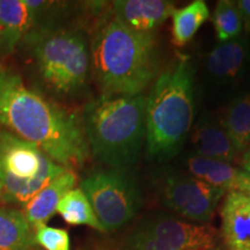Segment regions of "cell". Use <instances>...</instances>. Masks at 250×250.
Instances as JSON below:
<instances>
[{"label":"cell","instance_id":"obj_1","mask_svg":"<svg viewBox=\"0 0 250 250\" xmlns=\"http://www.w3.org/2000/svg\"><path fill=\"white\" fill-rule=\"evenodd\" d=\"M0 126L36 145L66 169L89 159L83 116L29 87L17 68L0 62Z\"/></svg>","mask_w":250,"mask_h":250},{"label":"cell","instance_id":"obj_2","mask_svg":"<svg viewBox=\"0 0 250 250\" xmlns=\"http://www.w3.org/2000/svg\"><path fill=\"white\" fill-rule=\"evenodd\" d=\"M89 50L93 76L103 96L140 94L154 77L152 34L131 30L114 17L99 23Z\"/></svg>","mask_w":250,"mask_h":250},{"label":"cell","instance_id":"obj_3","mask_svg":"<svg viewBox=\"0 0 250 250\" xmlns=\"http://www.w3.org/2000/svg\"><path fill=\"white\" fill-rule=\"evenodd\" d=\"M146 101L140 93L102 96L87 103L83 120L94 158L117 169L136 162L146 140Z\"/></svg>","mask_w":250,"mask_h":250},{"label":"cell","instance_id":"obj_4","mask_svg":"<svg viewBox=\"0 0 250 250\" xmlns=\"http://www.w3.org/2000/svg\"><path fill=\"white\" fill-rule=\"evenodd\" d=\"M37 85L56 96H74L85 89L92 71L90 50L74 29L33 28L20 46Z\"/></svg>","mask_w":250,"mask_h":250},{"label":"cell","instance_id":"obj_5","mask_svg":"<svg viewBox=\"0 0 250 250\" xmlns=\"http://www.w3.org/2000/svg\"><path fill=\"white\" fill-rule=\"evenodd\" d=\"M193 122V70L188 58L164 72L146 101V144L151 156L170 158Z\"/></svg>","mask_w":250,"mask_h":250},{"label":"cell","instance_id":"obj_6","mask_svg":"<svg viewBox=\"0 0 250 250\" xmlns=\"http://www.w3.org/2000/svg\"><path fill=\"white\" fill-rule=\"evenodd\" d=\"M67 169L36 145L0 126V202L26 205Z\"/></svg>","mask_w":250,"mask_h":250},{"label":"cell","instance_id":"obj_7","mask_svg":"<svg viewBox=\"0 0 250 250\" xmlns=\"http://www.w3.org/2000/svg\"><path fill=\"white\" fill-rule=\"evenodd\" d=\"M79 188L104 232H116L125 226L138 213L142 204L136 181L125 169L96 170L81 181Z\"/></svg>","mask_w":250,"mask_h":250},{"label":"cell","instance_id":"obj_8","mask_svg":"<svg viewBox=\"0 0 250 250\" xmlns=\"http://www.w3.org/2000/svg\"><path fill=\"white\" fill-rule=\"evenodd\" d=\"M225 193L224 190L184 174L167 175L162 186L166 205L188 220L199 224L210 223Z\"/></svg>","mask_w":250,"mask_h":250},{"label":"cell","instance_id":"obj_9","mask_svg":"<svg viewBox=\"0 0 250 250\" xmlns=\"http://www.w3.org/2000/svg\"><path fill=\"white\" fill-rule=\"evenodd\" d=\"M142 228L175 250H215L217 232L208 225L189 224L170 215H158Z\"/></svg>","mask_w":250,"mask_h":250},{"label":"cell","instance_id":"obj_10","mask_svg":"<svg viewBox=\"0 0 250 250\" xmlns=\"http://www.w3.org/2000/svg\"><path fill=\"white\" fill-rule=\"evenodd\" d=\"M250 64L248 36L218 43L206 55L205 70L210 79L220 86H236L245 79Z\"/></svg>","mask_w":250,"mask_h":250},{"label":"cell","instance_id":"obj_11","mask_svg":"<svg viewBox=\"0 0 250 250\" xmlns=\"http://www.w3.org/2000/svg\"><path fill=\"white\" fill-rule=\"evenodd\" d=\"M112 9L114 18L129 29L152 34L173 15L176 6L168 0H117Z\"/></svg>","mask_w":250,"mask_h":250},{"label":"cell","instance_id":"obj_12","mask_svg":"<svg viewBox=\"0 0 250 250\" xmlns=\"http://www.w3.org/2000/svg\"><path fill=\"white\" fill-rule=\"evenodd\" d=\"M220 215L221 234L227 250H250V195L227 192Z\"/></svg>","mask_w":250,"mask_h":250},{"label":"cell","instance_id":"obj_13","mask_svg":"<svg viewBox=\"0 0 250 250\" xmlns=\"http://www.w3.org/2000/svg\"><path fill=\"white\" fill-rule=\"evenodd\" d=\"M189 174L225 192L247 193L250 187V175L229 162L191 155L186 159Z\"/></svg>","mask_w":250,"mask_h":250},{"label":"cell","instance_id":"obj_14","mask_svg":"<svg viewBox=\"0 0 250 250\" xmlns=\"http://www.w3.org/2000/svg\"><path fill=\"white\" fill-rule=\"evenodd\" d=\"M35 19L24 0H0V61L19 49Z\"/></svg>","mask_w":250,"mask_h":250},{"label":"cell","instance_id":"obj_15","mask_svg":"<svg viewBox=\"0 0 250 250\" xmlns=\"http://www.w3.org/2000/svg\"><path fill=\"white\" fill-rule=\"evenodd\" d=\"M191 145L195 155L234 164L240 154L221 125L211 116H203L193 129Z\"/></svg>","mask_w":250,"mask_h":250},{"label":"cell","instance_id":"obj_16","mask_svg":"<svg viewBox=\"0 0 250 250\" xmlns=\"http://www.w3.org/2000/svg\"><path fill=\"white\" fill-rule=\"evenodd\" d=\"M78 177L74 170L67 169L37 192L23 206V214L33 227L45 224L52 218L61 199L70 190L74 189Z\"/></svg>","mask_w":250,"mask_h":250},{"label":"cell","instance_id":"obj_17","mask_svg":"<svg viewBox=\"0 0 250 250\" xmlns=\"http://www.w3.org/2000/svg\"><path fill=\"white\" fill-rule=\"evenodd\" d=\"M0 250H40L35 228L22 211L0 208Z\"/></svg>","mask_w":250,"mask_h":250},{"label":"cell","instance_id":"obj_18","mask_svg":"<svg viewBox=\"0 0 250 250\" xmlns=\"http://www.w3.org/2000/svg\"><path fill=\"white\" fill-rule=\"evenodd\" d=\"M236 151L242 154L250 145V92L234 98L219 117Z\"/></svg>","mask_w":250,"mask_h":250},{"label":"cell","instance_id":"obj_19","mask_svg":"<svg viewBox=\"0 0 250 250\" xmlns=\"http://www.w3.org/2000/svg\"><path fill=\"white\" fill-rule=\"evenodd\" d=\"M208 17L210 11L203 0H195L182 8L175 9L171 15V33L175 44H188Z\"/></svg>","mask_w":250,"mask_h":250},{"label":"cell","instance_id":"obj_20","mask_svg":"<svg viewBox=\"0 0 250 250\" xmlns=\"http://www.w3.org/2000/svg\"><path fill=\"white\" fill-rule=\"evenodd\" d=\"M57 212L67 224L73 226L86 225L100 232H104L94 213L88 198L80 188H74L62 197L58 204Z\"/></svg>","mask_w":250,"mask_h":250},{"label":"cell","instance_id":"obj_21","mask_svg":"<svg viewBox=\"0 0 250 250\" xmlns=\"http://www.w3.org/2000/svg\"><path fill=\"white\" fill-rule=\"evenodd\" d=\"M215 35L219 43L228 42L243 35V23L236 2L232 0L218 1L212 14Z\"/></svg>","mask_w":250,"mask_h":250},{"label":"cell","instance_id":"obj_22","mask_svg":"<svg viewBox=\"0 0 250 250\" xmlns=\"http://www.w3.org/2000/svg\"><path fill=\"white\" fill-rule=\"evenodd\" d=\"M35 228V241L44 250H71L70 235L62 228L42 224Z\"/></svg>","mask_w":250,"mask_h":250},{"label":"cell","instance_id":"obj_23","mask_svg":"<svg viewBox=\"0 0 250 250\" xmlns=\"http://www.w3.org/2000/svg\"><path fill=\"white\" fill-rule=\"evenodd\" d=\"M130 250H175L168 243L156 239L142 227L131 236L129 242Z\"/></svg>","mask_w":250,"mask_h":250},{"label":"cell","instance_id":"obj_24","mask_svg":"<svg viewBox=\"0 0 250 250\" xmlns=\"http://www.w3.org/2000/svg\"><path fill=\"white\" fill-rule=\"evenodd\" d=\"M236 6L241 15L245 35H250V0H237Z\"/></svg>","mask_w":250,"mask_h":250},{"label":"cell","instance_id":"obj_25","mask_svg":"<svg viewBox=\"0 0 250 250\" xmlns=\"http://www.w3.org/2000/svg\"><path fill=\"white\" fill-rule=\"evenodd\" d=\"M241 167L247 174L250 175V145L241 154Z\"/></svg>","mask_w":250,"mask_h":250},{"label":"cell","instance_id":"obj_26","mask_svg":"<svg viewBox=\"0 0 250 250\" xmlns=\"http://www.w3.org/2000/svg\"><path fill=\"white\" fill-rule=\"evenodd\" d=\"M247 193H248V195H250V187H249V190H248V192H247Z\"/></svg>","mask_w":250,"mask_h":250}]
</instances>
